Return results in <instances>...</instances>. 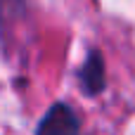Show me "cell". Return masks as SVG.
<instances>
[{
    "label": "cell",
    "instance_id": "1",
    "mask_svg": "<svg viewBox=\"0 0 135 135\" xmlns=\"http://www.w3.org/2000/svg\"><path fill=\"white\" fill-rule=\"evenodd\" d=\"M36 135H81V119L66 102H55L38 121Z\"/></svg>",
    "mask_w": 135,
    "mask_h": 135
},
{
    "label": "cell",
    "instance_id": "2",
    "mask_svg": "<svg viewBox=\"0 0 135 135\" xmlns=\"http://www.w3.org/2000/svg\"><path fill=\"white\" fill-rule=\"evenodd\" d=\"M76 78H78V85L81 90L93 97V95H100L107 85V74H104V59L100 55V50H90L85 62L78 66L76 71Z\"/></svg>",
    "mask_w": 135,
    "mask_h": 135
}]
</instances>
